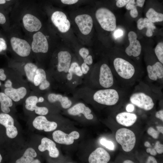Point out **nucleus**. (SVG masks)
<instances>
[{
	"label": "nucleus",
	"instance_id": "obj_15",
	"mask_svg": "<svg viewBox=\"0 0 163 163\" xmlns=\"http://www.w3.org/2000/svg\"><path fill=\"white\" fill-rule=\"evenodd\" d=\"M14 123L13 118L9 114L4 113H0V124L5 127L6 135L10 139L15 138L18 134Z\"/></svg>",
	"mask_w": 163,
	"mask_h": 163
},
{
	"label": "nucleus",
	"instance_id": "obj_24",
	"mask_svg": "<svg viewBox=\"0 0 163 163\" xmlns=\"http://www.w3.org/2000/svg\"><path fill=\"white\" fill-rule=\"evenodd\" d=\"M137 119L136 115L133 113L123 112L118 114L116 120L119 124L126 126H129L133 125Z\"/></svg>",
	"mask_w": 163,
	"mask_h": 163
},
{
	"label": "nucleus",
	"instance_id": "obj_6",
	"mask_svg": "<svg viewBox=\"0 0 163 163\" xmlns=\"http://www.w3.org/2000/svg\"><path fill=\"white\" fill-rule=\"evenodd\" d=\"M71 61L72 56L68 51H54L50 61L48 72L50 76L57 81L61 74L67 73Z\"/></svg>",
	"mask_w": 163,
	"mask_h": 163
},
{
	"label": "nucleus",
	"instance_id": "obj_49",
	"mask_svg": "<svg viewBox=\"0 0 163 163\" xmlns=\"http://www.w3.org/2000/svg\"><path fill=\"white\" fill-rule=\"evenodd\" d=\"M126 109L127 112H132L133 110L134 107L133 105L129 104L127 106Z\"/></svg>",
	"mask_w": 163,
	"mask_h": 163
},
{
	"label": "nucleus",
	"instance_id": "obj_14",
	"mask_svg": "<svg viewBox=\"0 0 163 163\" xmlns=\"http://www.w3.org/2000/svg\"><path fill=\"white\" fill-rule=\"evenodd\" d=\"M39 93L31 91L30 94L25 99L24 107L26 110L30 111H34L39 115H45L48 114L49 110L44 106H38V98Z\"/></svg>",
	"mask_w": 163,
	"mask_h": 163
},
{
	"label": "nucleus",
	"instance_id": "obj_58",
	"mask_svg": "<svg viewBox=\"0 0 163 163\" xmlns=\"http://www.w3.org/2000/svg\"><path fill=\"white\" fill-rule=\"evenodd\" d=\"M151 148H148L147 149H146V152L148 153H149L151 150Z\"/></svg>",
	"mask_w": 163,
	"mask_h": 163
},
{
	"label": "nucleus",
	"instance_id": "obj_39",
	"mask_svg": "<svg viewBox=\"0 0 163 163\" xmlns=\"http://www.w3.org/2000/svg\"><path fill=\"white\" fill-rule=\"evenodd\" d=\"M130 14L132 18H134L138 16V12L136 6L130 10Z\"/></svg>",
	"mask_w": 163,
	"mask_h": 163
},
{
	"label": "nucleus",
	"instance_id": "obj_50",
	"mask_svg": "<svg viewBox=\"0 0 163 163\" xmlns=\"http://www.w3.org/2000/svg\"><path fill=\"white\" fill-rule=\"evenodd\" d=\"M153 32L151 30L147 29L146 33V35L148 37H151L153 35Z\"/></svg>",
	"mask_w": 163,
	"mask_h": 163
},
{
	"label": "nucleus",
	"instance_id": "obj_32",
	"mask_svg": "<svg viewBox=\"0 0 163 163\" xmlns=\"http://www.w3.org/2000/svg\"><path fill=\"white\" fill-rule=\"evenodd\" d=\"M148 134L155 139H157L159 137L160 132L155 130L153 128L149 127L147 130Z\"/></svg>",
	"mask_w": 163,
	"mask_h": 163
},
{
	"label": "nucleus",
	"instance_id": "obj_4",
	"mask_svg": "<svg viewBox=\"0 0 163 163\" xmlns=\"http://www.w3.org/2000/svg\"><path fill=\"white\" fill-rule=\"evenodd\" d=\"M6 74L4 92L15 103L25 99L31 90L26 79L17 70L10 67Z\"/></svg>",
	"mask_w": 163,
	"mask_h": 163
},
{
	"label": "nucleus",
	"instance_id": "obj_44",
	"mask_svg": "<svg viewBox=\"0 0 163 163\" xmlns=\"http://www.w3.org/2000/svg\"><path fill=\"white\" fill-rule=\"evenodd\" d=\"M7 21L6 17L2 13L0 12V24L4 25Z\"/></svg>",
	"mask_w": 163,
	"mask_h": 163
},
{
	"label": "nucleus",
	"instance_id": "obj_46",
	"mask_svg": "<svg viewBox=\"0 0 163 163\" xmlns=\"http://www.w3.org/2000/svg\"><path fill=\"white\" fill-rule=\"evenodd\" d=\"M73 74V72L69 68L66 75V78L67 80L70 81L72 80Z\"/></svg>",
	"mask_w": 163,
	"mask_h": 163
},
{
	"label": "nucleus",
	"instance_id": "obj_2",
	"mask_svg": "<svg viewBox=\"0 0 163 163\" xmlns=\"http://www.w3.org/2000/svg\"><path fill=\"white\" fill-rule=\"evenodd\" d=\"M9 46L12 59L21 62L34 60L31 46V40L17 27L12 25L8 30Z\"/></svg>",
	"mask_w": 163,
	"mask_h": 163
},
{
	"label": "nucleus",
	"instance_id": "obj_60",
	"mask_svg": "<svg viewBox=\"0 0 163 163\" xmlns=\"http://www.w3.org/2000/svg\"><path fill=\"white\" fill-rule=\"evenodd\" d=\"M3 51L1 46L0 44V53L2 52Z\"/></svg>",
	"mask_w": 163,
	"mask_h": 163
},
{
	"label": "nucleus",
	"instance_id": "obj_5",
	"mask_svg": "<svg viewBox=\"0 0 163 163\" xmlns=\"http://www.w3.org/2000/svg\"><path fill=\"white\" fill-rule=\"evenodd\" d=\"M46 33L44 26L33 34L30 42L35 63L44 68L48 59L50 60L54 52L51 40Z\"/></svg>",
	"mask_w": 163,
	"mask_h": 163
},
{
	"label": "nucleus",
	"instance_id": "obj_33",
	"mask_svg": "<svg viewBox=\"0 0 163 163\" xmlns=\"http://www.w3.org/2000/svg\"><path fill=\"white\" fill-rule=\"evenodd\" d=\"M79 53L80 56L83 59L89 55V51L87 48L83 47L79 49Z\"/></svg>",
	"mask_w": 163,
	"mask_h": 163
},
{
	"label": "nucleus",
	"instance_id": "obj_26",
	"mask_svg": "<svg viewBox=\"0 0 163 163\" xmlns=\"http://www.w3.org/2000/svg\"><path fill=\"white\" fill-rule=\"evenodd\" d=\"M14 102L3 92H0V108L4 113H8L11 111V108L14 106Z\"/></svg>",
	"mask_w": 163,
	"mask_h": 163
},
{
	"label": "nucleus",
	"instance_id": "obj_48",
	"mask_svg": "<svg viewBox=\"0 0 163 163\" xmlns=\"http://www.w3.org/2000/svg\"><path fill=\"white\" fill-rule=\"evenodd\" d=\"M145 0H136V5L140 7H142L144 5Z\"/></svg>",
	"mask_w": 163,
	"mask_h": 163
},
{
	"label": "nucleus",
	"instance_id": "obj_13",
	"mask_svg": "<svg viewBox=\"0 0 163 163\" xmlns=\"http://www.w3.org/2000/svg\"><path fill=\"white\" fill-rule=\"evenodd\" d=\"M50 19L54 27L60 33H66L70 28V22L66 14L62 11H56L53 12Z\"/></svg>",
	"mask_w": 163,
	"mask_h": 163
},
{
	"label": "nucleus",
	"instance_id": "obj_22",
	"mask_svg": "<svg viewBox=\"0 0 163 163\" xmlns=\"http://www.w3.org/2000/svg\"><path fill=\"white\" fill-rule=\"evenodd\" d=\"M110 158L109 153L103 148L99 147L90 154L88 159L90 163H107Z\"/></svg>",
	"mask_w": 163,
	"mask_h": 163
},
{
	"label": "nucleus",
	"instance_id": "obj_56",
	"mask_svg": "<svg viewBox=\"0 0 163 163\" xmlns=\"http://www.w3.org/2000/svg\"><path fill=\"white\" fill-rule=\"evenodd\" d=\"M11 0H0V4H4L6 3V1H9Z\"/></svg>",
	"mask_w": 163,
	"mask_h": 163
},
{
	"label": "nucleus",
	"instance_id": "obj_1",
	"mask_svg": "<svg viewBox=\"0 0 163 163\" xmlns=\"http://www.w3.org/2000/svg\"><path fill=\"white\" fill-rule=\"evenodd\" d=\"M43 13L38 6H17L13 8L11 15V25L19 28L30 40L33 34L44 26Z\"/></svg>",
	"mask_w": 163,
	"mask_h": 163
},
{
	"label": "nucleus",
	"instance_id": "obj_29",
	"mask_svg": "<svg viewBox=\"0 0 163 163\" xmlns=\"http://www.w3.org/2000/svg\"><path fill=\"white\" fill-rule=\"evenodd\" d=\"M155 53L158 60L163 64V43H158L155 49Z\"/></svg>",
	"mask_w": 163,
	"mask_h": 163
},
{
	"label": "nucleus",
	"instance_id": "obj_31",
	"mask_svg": "<svg viewBox=\"0 0 163 163\" xmlns=\"http://www.w3.org/2000/svg\"><path fill=\"white\" fill-rule=\"evenodd\" d=\"M144 27L146 28L147 29L152 30L153 32L154 30L156 28L154 23L151 21L147 18H144Z\"/></svg>",
	"mask_w": 163,
	"mask_h": 163
},
{
	"label": "nucleus",
	"instance_id": "obj_21",
	"mask_svg": "<svg viewBox=\"0 0 163 163\" xmlns=\"http://www.w3.org/2000/svg\"><path fill=\"white\" fill-rule=\"evenodd\" d=\"M38 149L41 152L48 151L49 156L52 158H57L59 155V152L56 147V144L47 137L42 138L40 144L38 146Z\"/></svg>",
	"mask_w": 163,
	"mask_h": 163
},
{
	"label": "nucleus",
	"instance_id": "obj_51",
	"mask_svg": "<svg viewBox=\"0 0 163 163\" xmlns=\"http://www.w3.org/2000/svg\"><path fill=\"white\" fill-rule=\"evenodd\" d=\"M115 36L116 37H120L122 35V32L121 30H118L116 31L115 33Z\"/></svg>",
	"mask_w": 163,
	"mask_h": 163
},
{
	"label": "nucleus",
	"instance_id": "obj_42",
	"mask_svg": "<svg viewBox=\"0 0 163 163\" xmlns=\"http://www.w3.org/2000/svg\"><path fill=\"white\" fill-rule=\"evenodd\" d=\"M62 3L68 5L75 4L79 0H60Z\"/></svg>",
	"mask_w": 163,
	"mask_h": 163
},
{
	"label": "nucleus",
	"instance_id": "obj_9",
	"mask_svg": "<svg viewBox=\"0 0 163 163\" xmlns=\"http://www.w3.org/2000/svg\"><path fill=\"white\" fill-rule=\"evenodd\" d=\"M94 100L103 105L112 106L116 104L119 98L118 91L111 88H103L97 91L93 95Z\"/></svg>",
	"mask_w": 163,
	"mask_h": 163
},
{
	"label": "nucleus",
	"instance_id": "obj_18",
	"mask_svg": "<svg viewBox=\"0 0 163 163\" xmlns=\"http://www.w3.org/2000/svg\"><path fill=\"white\" fill-rule=\"evenodd\" d=\"M53 140L56 142L66 145L72 144L74 139L79 137V134L78 132L74 131L69 134H67L60 130L54 131L52 134Z\"/></svg>",
	"mask_w": 163,
	"mask_h": 163
},
{
	"label": "nucleus",
	"instance_id": "obj_19",
	"mask_svg": "<svg viewBox=\"0 0 163 163\" xmlns=\"http://www.w3.org/2000/svg\"><path fill=\"white\" fill-rule=\"evenodd\" d=\"M32 125L37 130H43L46 132L53 131L57 127L56 122L48 121L44 115H39L36 117L33 121Z\"/></svg>",
	"mask_w": 163,
	"mask_h": 163
},
{
	"label": "nucleus",
	"instance_id": "obj_11",
	"mask_svg": "<svg viewBox=\"0 0 163 163\" xmlns=\"http://www.w3.org/2000/svg\"><path fill=\"white\" fill-rule=\"evenodd\" d=\"M130 101L133 104L146 111L152 109L155 105L152 98L142 91L133 93L130 97Z\"/></svg>",
	"mask_w": 163,
	"mask_h": 163
},
{
	"label": "nucleus",
	"instance_id": "obj_20",
	"mask_svg": "<svg viewBox=\"0 0 163 163\" xmlns=\"http://www.w3.org/2000/svg\"><path fill=\"white\" fill-rule=\"evenodd\" d=\"M146 70L148 77L151 80H163V64L158 60L153 63L147 64Z\"/></svg>",
	"mask_w": 163,
	"mask_h": 163
},
{
	"label": "nucleus",
	"instance_id": "obj_47",
	"mask_svg": "<svg viewBox=\"0 0 163 163\" xmlns=\"http://www.w3.org/2000/svg\"><path fill=\"white\" fill-rule=\"evenodd\" d=\"M147 163H157V162L155 158L152 156H149L147 160Z\"/></svg>",
	"mask_w": 163,
	"mask_h": 163
},
{
	"label": "nucleus",
	"instance_id": "obj_55",
	"mask_svg": "<svg viewBox=\"0 0 163 163\" xmlns=\"http://www.w3.org/2000/svg\"><path fill=\"white\" fill-rule=\"evenodd\" d=\"M41 162L38 159H35L32 162V163H40Z\"/></svg>",
	"mask_w": 163,
	"mask_h": 163
},
{
	"label": "nucleus",
	"instance_id": "obj_17",
	"mask_svg": "<svg viewBox=\"0 0 163 163\" xmlns=\"http://www.w3.org/2000/svg\"><path fill=\"white\" fill-rule=\"evenodd\" d=\"M75 21L82 34L87 35L91 32L93 21L90 15L87 14L78 15L75 17Z\"/></svg>",
	"mask_w": 163,
	"mask_h": 163
},
{
	"label": "nucleus",
	"instance_id": "obj_16",
	"mask_svg": "<svg viewBox=\"0 0 163 163\" xmlns=\"http://www.w3.org/2000/svg\"><path fill=\"white\" fill-rule=\"evenodd\" d=\"M128 36L129 43L125 50V53L129 56L137 57L141 54L142 46L140 42L137 40V35L134 32L130 31Z\"/></svg>",
	"mask_w": 163,
	"mask_h": 163
},
{
	"label": "nucleus",
	"instance_id": "obj_34",
	"mask_svg": "<svg viewBox=\"0 0 163 163\" xmlns=\"http://www.w3.org/2000/svg\"><path fill=\"white\" fill-rule=\"evenodd\" d=\"M154 149L158 154H161L163 153V145L160 144L159 141L156 142Z\"/></svg>",
	"mask_w": 163,
	"mask_h": 163
},
{
	"label": "nucleus",
	"instance_id": "obj_61",
	"mask_svg": "<svg viewBox=\"0 0 163 163\" xmlns=\"http://www.w3.org/2000/svg\"><path fill=\"white\" fill-rule=\"evenodd\" d=\"M1 85H2V84H1V82L0 81V86Z\"/></svg>",
	"mask_w": 163,
	"mask_h": 163
},
{
	"label": "nucleus",
	"instance_id": "obj_7",
	"mask_svg": "<svg viewBox=\"0 0 163 163\" xmlns=\"http://www.w3.org/2000/svg\"><path fill=\"white\" fill-rule=\"evenodd\" d=\"M112 66L115 74L123 81L132 80L136 75L137 69L135 65L123 58H115L113 61Z\"/></svg>",
	"mask_w": 163,
	"mask_h": 163
},
{
	"label": "nucleus",
	"instance_id": "obj_53",
	"mask_svg": "<svg viewBox=\"0 0 163 163\" xmlns=\"http://www.w3.org/2000/svg\"><path fill=\"white\" fill-rule=\"evenodd\" d=\"M149 153L151 155H157V152L154 149H151Z\"/></svg>",
	"mask_w": 163,
	"mask_h": 163
},
{
	"label": "nucleus",
	"instance_id": "obj_52",
	"mask_svg": "<svg viewBox=\"0 0 163 163\" xmlns=\"http://www.w3.org/2000/svg\"><path fill=\"white\" fill-rule=\"evenodd\" d=\"M157 130L160 133L163 134V127L162 126H157L156 127Z\"/></svg>",
	"mask_w": 163,
	"mask_h": 163
},
{
	"label": "nucleus",
	"instance_id": "obj_27",
	"mask_svg": "<svg viewBox=\"0 0 163 163\" xmlns=\"http://www.w3.org/2000/svg\"><path fill=\"white\" fill-rule=\"evenodd\" d=\"M37 156L35 150L32 147L27 148L22 156L15 161L16 163H32Z\"/></svg>",
	"mask_w": 163,
	"mask_h": 163
},
{
	"label": "nucleus",
	"instance_id": "obj_54",
	"mask_svg": "<svg viewBox=\"0 0 163 163\" xmlns=\"http://www.w3.org/2000/svg\"><path fill=\"white\" fill-rule=\"evenodd\" d=\"M144 145L147 147H152L151 145L148 142L146 141L144 143Z\"/></svg>",
	"mask_w": 163,
	"mask_h": 163
},
{
	"label": "nucleus",
	"instance_id": "obj_30",
	"mask_svg": "<svg viewBox=\"0 0 163 163\" xmlns=\"http://www.w3.org/2000/svg\"><path fill=\"white\" fill-rule=\"evenodd\" d=\"M100 143L102 145L110 150H113L114 149L113 143L111 141L107 140L106 139L103 138L101 139Z\"/></svg>",
	"mask_w": 163,
	"mask_h": 163
},
{
	"label": "nucleus",
	"instance_id": "obj_3",
	"mask_svg": "<svg viewBox=\"0 0 163 163\" xmlns=\"http://www.w3.org/2000/svg\"><path fill=\"white\" fill-rule=\"evenodd\" d=\"M18 70L23 77H25L31 91L40 94L50 87L49 73L44 67L35 62L21 63Z\"/></svg>",
	"mask_w": 163,
	"mask_h": 163
},
{
	"label": "nucleus",
	"instance_id": "obj_8",
	"mask_svg": "<svg viewBox=\"0 0 163 163\" xmlns=\"http://www.w3.org/2000/svg\"><path fill=\"white\" fill-rule=\"evenodd\" d=\"M96 18L101 28L105 30L112 31L116 27V20L113 13L108 9L101 7L95 13Z\"/></svg>",
	"mask_w": 163,
	"mask_h": 163
},
{
	"label": "nucleus",
	"instance_id": "obj_43",
	"mask_svg": "<svg viewBox=\"0 0 163 163\" xmlns=\"http://www.w3.org/2000/svg\"><path fill=\"white\" fill-rule=\"evenodd\" d=\"M6 74L5 73L4 69H0V80L4 81L6 80Z\"/></svg>",
	"mask_w": 163,
	"mask_h": 163
},
{
	"label": "nucleus",
	"instance_id": "obj_36",
	"mask_svg": "<svg viewBox=\"0 0 163 163\" xmlns=\"http://www.w3.org/2000/svg\"><path fill=\"white\" fill-rule=\"evenodd\" d=\"M135 0H130L126 5V8L128 10H130L136 6Z\"/></svg>",
	"mask_w": 163,
	"mask_h": 163
},
{
	"label": "nucleus",
	"instance_id": "obj_25",
	"mask_svg": "<svg viewBox=\"0 0 163 163\" xmlns=\"http://www.w3.org/2000/svg\"><path fill=\"white\" fill-rule=\"evenodd\" d=\"M47 99L48 101L50 103L59 102L62 107L64 109L69 108L72 104V101L67 97L63 96L59 94L50 93L48 95Z\"/></svg>",
	"mask_w": 163,
	"mask_h": 163
},
{
	"label": "nucleus",
	"instance_id": "obj_45",
	"mask_svg": "<svg viewBox=\"0 0 163 163\" xmlns=\"http://www.w3.org/2000/svg\"><path fill=\"white\" fill-rule=\"evenodd\" d=\"M156 117L163 121V110H161L157 112L155 114Z\"/></svg>",
	"mask_w": 163,
	"mask_h": 163
},
{
	"label": "nucleus",
	"instance_id": "obj_40",
	"mask_svg": "<svg viewBox=\"0 0 163 163\" xmlns=\"http://www.w3.org/2000/svg\"><path fill=\"white\" fill-rule=\"evenodd\" d=\"M83 62L88 65H91L93 62L92 56L89 55L85 59H83Z\"/></svg>",
	"mask_w": 163,
	"mask_h": 163
},
{
	"label": "nucleus",
	"instance_id": "obj_10",
	"mask_svg": "<svg viewBox=\"0 0 163 163\" xmlns=\"http://www.w3.org/2000/svg\"><path fill=\"white\" fill-rule=\"evenodd\" d=\"M115 137L117 141L121 145L124 151L129 152L134 147L136 136L131 130L125 128L120 129L116 132Z\"/></svg>",
	"mask_w": 163,
	"mask_h": 163
},
{
	"label": "nucleus",
	"instance_id": "obj_28",
	"mask_svg": "<svg viewBox=\"0 0 163 163\" xmlns=\"http://www.w3.org/2000/svg\"><path fill=\"white\" fill-rule=\"evenodd\" d=\"M147 19L152 23L161 22L163 20V14L156 12L153 8H150L146 14Z\"/></svg>",
	"mask_w": 163,
	"mask_h": 163
},
{
	"label": "nucleus",
	"instance_id": "obj_59",
	"mask_svg": "<svg viewBox=\"0 0 163 163\" xmlns=\"http://www.w3.org/2000/svg\"><path fill=\"white\" fill-rule=\"evenodd\" d=\"M2 157L1 155V154H0V163L2 161Z\"/></svg>",
	"mask_w": 163,
	"mask_h": 163
},
{
	"label": "nucleus",
	"instance_id": "obj_12",
	"mask_svg": "<svg viewBox=\"0 0 163 163\" xmlns=\"http://www.w3.org/2000/svg\"><path fill=\"white\" fill-rule=\"evenodd\" d=\"M98 81L103 88H111L114 84L113 75L111 68L107 64H101L99 69Z\"/></svg>",
	"mask_w": 163,
	"mask_h": 163
},
{
	"label": "nucleus",
	"instance_id": "obj_37",
	"mask_svg": "<svg viewBox=\"0 0 163 163\" xmlns=\"http://www.w3.org/2000/svg\"><path fill=\"white\" fill-rule=\"evenodd\" d=\"M137 27L139 30H142L145 28L144 18H141L138 19L137 22Z\"/></svg>",
	"mask_w": 163,
	"mask_h": 163
},
{
	"label": "nucleus",
	"instance_id": "obj_38",
	"mask_svg": "<svg viewBox=\"0 0 163 163\" xmlns=\"http://www.w3.org/2000/svg\"><path fill=\"white\" fill-rule=\"evenodd\" d=\"M81 67L84 74H87L90 69V68L88 65L84 62L82 64Z\"/></svg>",
	"mask_w": 163,
	"mask_h": 163
},
{
	"label": "nucleus",
	"instance_id": "obj_35",
	"mask_svg": "<svg viewBox=\"0 0 163 163\" xmlns=\"http://www.w3.org/2000/svg\"><path fill=\"white\" fill-rule=\"evenodd\" d=\"M130 0H117L116 2V5L118 8H122Z\"/></svg>",
	"mask_w": 163,
	"mask_h": 163
},
{
	"label": "nucleus",
	"instance_id": "obj_23",
	"mask_svg": "<svg viewBox=\"0 0 163 163\" xmlns=\"http://www.w3.org/2000/svg\"><path fill=\"white\" fill-rule=\"evenodd\" d=\"M91 110L82 103L75 104L68 110V112L70 115L76 116L82 113L88 120H91L93 118V115L91 113Z\"/></svg>",
	"mask_w": 163,
	"mask_h": 163
},
{
	"label": "nucleus",
	"instance_id": "obj_57",
	"mask_svg": "<svg viewBox=\"0 0 163 163\" xmlns=\"http://www.w3.org/2000/svg\"><path fill=\"white\" fill-rule=\"evenodd\" d=\"M123 163H133L134 162L131 160H127L123 162Z\"/></svg>",
	"mask_w": 163,
	"mask_h": 163
},
{
	"label": "nucleus",
	"instance_id": "obj_41",
	"mask_svg": "<svg viewBox=\"0 0 163 163\" xmlns=\"http://www.w3.org/2000/svg\"><path fill=\"white\" fill-rule=\"evenodd\" d=\"M74 74L79 77L82 76L83 75V74L80 66H79L76 67L74 70Z\"/></svg>",
	"mask_w": 163,
	"mask_h": 163
}]
</instances>
